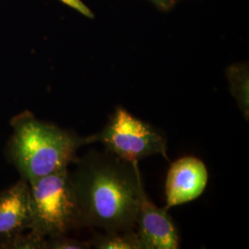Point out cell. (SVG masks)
I'll return each instance as SVG.
<instances>
[{"label":"cell","instance_id":"cell-7","mask_svg":"<svg viewBox=\"0 0 249 249\" xmlns=\"http://www.w3.org/2000/svg\"><path fill=\"white\" fill-rule=\"evenodd\" d=\"M32 228V206L28 181L20 178L0 192V243Z\"/></svg>","mask_w":249,"mask_h":249},{"label":"cell","instance_id":"cell-10","mask_svg":"<svg viewBox=\"0 0 249 249\" xmlns=\"http://www.w3.org/2000/svg\"><path fill=\"white\" fill-rule=\"evenodd\" d=\"M0 249H46V237L33 230H28L0 243Z\"/></svg>","mask_w":249,"mask_h":249},{"label":"cell","instance_id":"cell-4","mask_svg":"<svg viewBox=\"0 0 249 249\" xmlns=\"http://www.w3.org/2000/svg\"><path fill=\"white\" fill-rule=\"evenodd\" d=\"M88 143H102L107 151L122 160L135 162L155 154L167 157V139L151 124L116 107L105 127L87 137Z\"/></svg>","mask_w":249,"mask_h":249},{"label":"cell","instance_id":"cell-5","mask_svg":"<svg viewBox=\"0 0 249 249\" xmlns=\"http://www.w3.org/2000/svg\"><path fill=\"white\" fill-rule=\"evenodd\" d=\"M209 172L203 160L195 156H184L170 165L165 181V210L186 204L204 192Z\"/></svg>","mask_w":249,"mask_h":249},{"label":"cell","instance_id":"cell-12","mask_svg":"<svg viewBox=\"0 0 249 249\" xmlns=\"http://www.w3.org/2000/svg\"><path fill=\"white\" fill-rule=\"evenodd\" d=\"M59 1L62 2L63 4L69 6L70 8L77 10L78 12H80V14H82L87 18H92L94 17L92 11L81 0H59Z\"/></svg>","mask_w":249,"mask_h":249},{"label":"cell","instance_id":"cell-3","mask_svg":"<svg viewBox=\"0 0 249 249\" xmlns=\"http://www.w3.org/2000/svg\"><path fill=\"white\" fill-rule=\"evenodd\" d=\"M32 206V228L49 237L84 227L69 167L28 182Z\"/></svg>","mask_w":249,"mask_h":249},{"label":"cell","instance_id":"cell-1","mask_svg":"<svg viewBox=\"0 0 249 249\" xmlns=\"http://www.w3.org/2000/svg\"><path fill=\"white\" fill-rule=\"evenodd\" d=\"M72 183L84 226L134 231L143 186L139 162L91 151L75 162Z\"/></svg>","mask_w":249,"mask_h":249},{"label":"cell","instance_id":"cell-13","mask_svg":"<svg viewBox=\"0 0 249 249\" xmlns=\"http://www.w3.org/2000/svg\"><path fill=\"white\" fill-rule=\"evenodd\" d=\"M151 1L158 9H162V10H168L171 9L176 0H150Z\"/></svg>","mask_w":249,"mask_h":249},{"label":"cell","instance_id":"cell-2","mask_svg":"<svg viewBox=\"0 0 249 249\" xmlns=\"http://www.w3.org/2000/svg\"><path fill=\"white\" fill-rule=\"evenodd\" d=\"M10 125L7 159L28 182L75 163L79 149L89 144L87 137L40 120L27 110L13 116Z\"/></svg>","mask_w":249,"mask_h":249},{"label":"cell","instance_id":"cell-8","mask_svg":"<svg viewBox=\"0 0 249 249\" xmlns=\"http://www.w3.org/2000/svg\"><path fill=\"white\" fill-rule=\"evenodd\" d=\"M226 77L232 97L235 99L244 118L249 119V71L248 63H236L226 70Z\"/></svg>","mask_w":249,"mask_h":249},{"label":"cell","instance_id":"cell-6","mask_svg":"<svg viewBox=\"0 0 249 249\" xmlns=\"http://www.w3.org/2000/svg\"><path fill=\"white\" fill-rule=\"evenodd\" d=\"M137 235L142 249H178L180 248L176 224L167 210L159 208L141 188L137 218Z\"/></svg>","mask_w":249,"mask_h":249},{"label":"cell","instance_id":"cell-9","mask_svg":"<svg viewBox=\"0 0 249 249\" xmlns=\"http://www.w3.org/2000/svg\"><path fill=\"white\" fill-rule=\"evenodd\" d=\"M89 242L90 247L97 249H142L135 230L94 232Z\"/></svg>","mask_w":249,"mask_h":249},{"label":"cell","instance_id":"cell-11","mask_svg":"<svg viewBox=\"0 0 249 249\" xmlns=\"http://www.w3.org/2000/svg\"><path fill=\"white\" fill-rule=\"evenodd\" d=\"M89 241L70 238L67 234H57L46 237V249H89Z\"/></svg>","mask_w":249,"mask_h":249}]
</instances>
